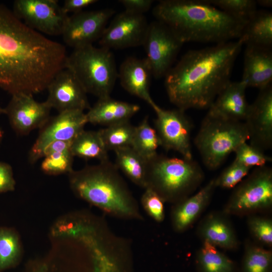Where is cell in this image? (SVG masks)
<instances>
[{
    "instance_id": "3957f363",
    "label": "cell",
    "mask_w": 272,
    "mask_h": 272,
    "mask_svg": "<svg viewBox=\"0 0 272 272\" xmlns=\"http://www.w3.org/2000/svg\"><path fill=\"white\" fill-rule=\"evenodd\" d=\"M156 20L167 26L184 44H216L239 39L246 22L207 0H162L154 7Z\"/></svg>"
},
{
    "instance_id": "b9f144b4",
    "label": "cell",
    "mask_w": 272,
    "mask_h": 272,
    "mask_svg": "<svg viewBox=\"0 0 272 272\" xmlns=\"http://www.w3.org/2000/svg\"><path fill=\"white\" fill-rule=\"evenodd\" d=\"M28 272H47V265L45 262H35L30 266Z\"/></svg>"
},
{
    "instance_id": "2e32d148",
    "label": "cell",
    "mask_w": 272,
    "mask_h": 272,
    "mask_svg": "<svg viewBox=\"0 0 272 272\" xmlns=\"http://www.w3.org/2000/svg\"><path fill=\"white\" fill-rule=\"evenodd\" d=\"M251 145L264 152L272 147L271 84L260 89L244 120Z\"/></svg>"
},
{
    "instance_id": "7bdbcfd3",
    "label": "cell",
    "mask_w": 272,
    "mask_h": 272,
    "mask_svg": "<svg viewBox=\"0 0 272 272\" xmlns=\"http://www.w3.org/2000/svg\"><path fill=\"white\" fill-rule=\"evenodd\" d=\"M257 5L266 7V8H271L272 6V1L271 0H258L256 1Z\"/></svg>"
},
{
    "instance_id": "4316f807",
    "label": "cell",
    "mask_w": 272,
    "mask_h": 272,
    "mask_svg": "<svg viewBox=\"0 0 272 272\" xmlns=\"http://www.w3.org/2000/svg\"><path fill=\"white\" fill-rule=\"evenodd\" d=\"M195 265L198 272H237V269L234 261L207 241H202L196 253Z\"/></svg>"
},
{
    "instance_id": "5b68a950",
    "label": "cell",
    "mask_w": 272,
    "mask_h": 272,
    "mask_svg": "<svg viewBox=\"0 0 272 272\" xmlns=\"http://www.w3.org/2000/svg\"><path fill=\"white\" fill-rule=\"evenodd\" d=\"M204 178L202 169L193 158L157 154L148 161L147 188L155 191L165 202L173 205L191 195Z\"/></svg>"
},
{
    "instance_id": "f546056e",
    "label": "cell",
    "mask_w": 272,
    "mask_h": 272,
    "mask_svg": "<svg viewBox=\"0 0 272 272\" xmlns=\"http://www.w3.org/2000/svg\"><path fill=\"white\" fill-rule=\"evenodd\" d=\"M240 272H272V251L261 245L247 241Z\"/></svg>"
},
{
    "instance_id": "7402d4cb",
    "label": "cell",
    "mask_w": 272,
    "mask_h": 272,
    "mask_svg": "<svg viewBox=\"0 0 272 272\" xmlns=\"http://www.w3.org/2000/svg\"><path fill=\"white\" fill-rule=\"evenodd\" d=\"M272 80L271 48L246 45L241 81L247 87L261 89Z\"/></svg>"
},
{
    "instance_id": "52a82bcc",
    "label": "cell",
    "mask_w": 272,
    "mask_h": 272,
    "mask_svg": "<svg viewBox=\"0 0 272 272\" xmlns=\"http://www.w3.org/2000/svg\"><path fill=\"white\" fill-rule=\"evenodd\" d=\"M249 140L244 122L228 120L207 114L194 143L204 165L219 168L227 157L242 143Z\"/></svg>"
},
{
    "instance_id": "8d00e7d4",
    "label": "cell",
    "mask_w": 272,
    "mask_h": 272,
    "mask_svg": "<svg viewBox=\"0 0 272 272\" xmlns=\"http://www.w3.org/2000/svg\"><path fill=\"white\" fill-rule=\"evenodd\" d=\"M140 202L145 212L153 220L157 223L164 221L165 202L155 191L150 188L145 189Z\"/></svg>"
},
{
    "instance_id": "f35d334b",
    "label": "cell",
    "mask_w": 272,
    "mask_h": 272,
    "mask_svg": "<svg viewBox=\"0 0 272 272\" xmlns=\"http://www.w3.org/2000/svg\"><path fill=\"white\" fill-rule=\"evenodd\" d=\"M119 2L124 7V11L141 15L148 12L154 3L152 0H120Z\"/></svg>"
},
{
    "instance_id": "6da1fadb",
    "label": "cell",
    "mask_w": 272,
    "mask_h": 272,
    "mask_svg": "<svg viewBox=\"0 0 272 272\" xmlns=\"http://www.w3.org/2000/svg\"><path fill=\"white\" fill-rule=\"evenodd\" d=\"M64 45L46 37L0 4V88L11 95L43 91L65 68Z\"/></svg>"
},
{
    "instance_id": "44dd1931",
    "label": "cell",
    "mask_w": 272,
    "mask_h": 272,
    "mask_svg": "<svg viewBox=\"0 0 272 272\" xmlns=\"http://www.w3.org/2000/svg\"><path fill=\"white\" fill-rule=\"evenodd\" d=\"M152 76L150 67L145 58L128 57L122 62L118 72V78L122 88L151 106L155 103L149 92Z\"/></svg>"
},
{
    "instance_id": "9c48e42d",
    "label": "cell",
    "mask_w": 272,
    "mask_h": 272,
    "mask_svg": "<svg viewBox=\"0 0 272 272\" xmlns=\"http://www.w3.org/2000/svg\"><path fill=\"white\" fill-rule=\"evenodd\" d=\"M151 107L156 115L154 128L160 146L167 151H175L183 158L192 159L190 137L193 124L185 111L164 109L155 102Z\"/></svg>"
},
{
    "instance_id": "83f0119b",
    "label": "cell",
    "mask_w": 272,
    "mask_h": 272,
    "mask_svg": "<svg viewBox=\"0 0 272 272\" xmlns=\"http://www.w3.org/2000/svg\"><path fill=\"white\" fill-rule=\"evenodd\" d=\"M159 146L160 143L157 132L150 124L147 116L135 126L131 147L149 161L158 154L157 150Z\"/></svg>"
},
{
    "instance_id": "cb8c5ba5",
    "label": "cell",
    "mask_w": 272,
    "mask_h": 272,
    "mask_svg": "<svg viewBox=\"0 0 272 272\" xmlns=\"http://www.w3.org/2000/svg\"><path fill=\"white\" fill-rule=\"evenodd\" d=\"M241 37L246 45L271 48L272 13L257 10L245 24Z\"/></svg>"
},
{
    "instance_id": "ac0fdd59",
    "label": "cell",
    "mask_w": 272,
    "mask_h": 272,
    "mask_svg": "<svg viewBox=\"0 0 272 272\" xmlns=\"http://www.w3.org/2000/svg\"><path fill=\"white\" fill-rule=\"evenodd\" d=\"M216 188L214 178L196 193L172 205L170 220L175 232L182 233L192 226L210 204Z\"/></svg>"
},
{
    "instance_id": "7c38bea8",
    "label": "cell",
    "mask_w": 272,
    "mask_h": 272,
    "mask_svg": "<svg viewBox=\"0 0 272 272\" xmlns=\"http://www.w3.org/2000/svg\"><path fill=\"white\" fill-rule=\"evenodd\" d=\"M114 13L112 9H105L69 16L61 34L63 41L74 49L93 45L100 38Z\"/></svg>"
},
{
    "instance_id": "9a60e30c",
    "label": "cell",
    "mask_w": 272,
    "mask_h": 272,
    "mask_svg": "<svg viewBox=\"0 0 272 272\" xmlns=\"http://www.w3.org/2000/svg\"><path fill=\"white\" fill-rule=\"evenodd\" d=\"M51 110L45 101L38 102L33 95L24 93L12 95L11 100L4 108L12 128L21 135L41 128L50 117Z\"/></svg>"
},
{
    "instance_id": "60d3db41",
    "label": "cell",
    "mask_w": 272,
    "mask_h": 272,
    "mask_svg": "<svg viewBox=\"0 0 272 272\" xmlns=\"http://www.w3.org/2000/svg\"><path fill=\"white\" fill-rule=\"evenodd\" d=\"M97 2L96 0H65L61 7L67 14L69 13L75 14L83 11L84 8Z\"/></svg>"
},
{
    "instance_id": "ab89813d",
    "label": "cell",
    "mask_w": 272,
    "mask_h": 272,
    "mask_svg": "<svg viewBox=\"0 0 272 272\" xmlns=\"http://www.w3.org/2000/svg\"><path fill=\"white\" fill-rule=\"evenodd\" d=\"M72 142L64 141H56L46 146L40 152L38 159L44 158L48 155L58 152L69 151Z\"/></svg>"
},
{
    "instance_id": "8fae6325",
    "label": "cell",
    "mask_w": 272,
    "mask_h": 272,
    "mask_svg": "<svg viewBox=\"0 0 272 272\" xmlns=\"http://www.w3.org/2000/svg\"><path fill=\"white\" fill-rule=\"evenodd\" d=\"M12 11L30 28L50 36L61 35L69 17L55 0H16Z\"/></svg>"
},
{
    "instance_id": "ffe728a7",
    "label": "cell",
    "mask_w": 272,
    "mask_h": 272,
    "mask_svg": "<svg viewBox=\"0 0 272 272\" xmlns=\"http://www.w3.org/2000/svg\"><path fill=\"white\" fill-rule=\"evenodd\" d=\"M228 217L223 212L209 213L198 225L196 233L198 237L217 248L229 251L237 249L239 242Z\"/></svg>"
},
{
    "instance_id": "74e56055",
    "label": "cell",
    "mask_w": 272,
    "mask_h": 272,
    "mask_svg": "<svg viewBox=\"0 0 272 272\" xmlns=\"http://www.w3.org/2000/svg\"><path fill=\"white\" fill-rule=\"evenodd\" d=\"M16 182L12 167L0 162V193L14 190Z\"/></svg>"
},
{
    "instance_id": "d6a6232c",
    "label": "cell",
    "mask_w": 272,
    "mask_h": 272,
    "mask_svg": "<svg viewBox=\"0 0 272 272\" xmlns=\"http://www.w3.org/2000/svg\"><path fill=\"white\" fill-rule=\"evenodd\" d=\"M74 157L71 151L52 154L44 157L41 169L43 173L50 175L69 174L73 170Z\"/></svg>"
},
{
    "instance_id": "f6af8a7d",
    "label": "cell",
    "mask_w": 272,
    "mask_h": 272,
    "mask_svg": "<svg viewBox=\"0 0 272 272\" xmlns=\"http://www.w3.org/2000/svg\"><path fill=\"white\" fill-rule=\"evenodd\" d=\"M3 114H5L4 108H3L0 106V115Z\"/></svg>"
},
{
    "instance_id": "4dcf8cb0",
    "label": "cell",
    "mask_w": 272,
    "mask_h": 272,
    "mask_svg": "<svg viewBox=\"0 0 272 272\" xmlns=\"http://www.w3.org/2000/svg\"><path fill=\"white\" fill-rule=\"evenodd\" d=\"M135 126L129 120L107 126L99 130L106 149L113 151L131 147Z\"/></svg>"
},
{
    "instance_id": "e0dca14e",
    "label": "cell",
    "mask_w": 272,
    "mask_h": 272,
    "mask_svg": "<svg viewBox=\"0 0 272 272\" xmlns=\"http://www.w3.org/2000/svg\"><path fill=\"white\" fill-rule=\"evenodd\" d=\"M46 102L58 113L71 110L84 111L91 107L87 93L73 73L64 68L48 85Z\"/></svg>"
},
{
    "instance_id": "d590c367",
    "label": "cell",
    "mask_w": 272,
    "mask_h": 272,
    "mask_svg": "<svg viewBox=\"0 0 272 272\" xmlns=\"http://www.w3.org/2000/svg\"><path fill=\"white\" fill-rule=\"evenodd\" d=\"M234 153L235 160L250 168L264 166L267 162L271 161V157L265 155L263 151L247 144V142L241 144Z\"/></svg>"
},
{
    "instance_id": "e575fe53",
    "label": "cell",
    "mask_w": 272,
    "mask_h": 272,
    "mask_svg": "<svg viewBox=\"0 0 272 272\" xmlns=\"http://www.w3.org/2000/svg\"><path fill=\"white\" fill-rule=\"evenodd\" d=\"M251 168L234 160L217 177L215 178L216 187L235 188L249 174Z\"/></svg>"
},
{
    "instance_id": "7a4b0ae2",
    "label": "cell",
    "mask_w": 272,
    "mask_h": 272,
    "mask_svg": "<svg viewBox=\"0 0 272 272\" xmlns=\"http://www.w3.org/2000/svg\"><path fill=\"white\" fill-rule=\"evenodd\" d=\"M244 44L241 37L186 52L164 77L170 101L185 111L209 108L231 81L235 61Z\"/></svg>"
},
{
    "instance_id": "ba28073f",
    "label": "cell",
    "mask_w": 272,
    "mask_h": 272,
    "mask_svg": "<svg viewBox=\"0 0 272 272\" xmlns=\"http://www.w3.org/2000/svg\"><path fill=\"white\" fill-rule=\"evenodd\" d=\"M272 207V169L256 167L235 187L223 212L227 216H248Z\"/></svg>"
},
{
    "instance_id": "603a6c76",
    "label": "cell",
    "mask_w": 272,
    "mask_h": 272,
    "mask_svg": "<svg viewBox=\"0 0 272 272\" xmlns=\"http://www.w3.org/2000/svg\"><path fill=\"white\" fill-rule=\"evenodd\" d=\"M140 109L137 104L118 101L109 96L98 98L86 114L88 123L108 126L129 120Z\"/></svg>"
},
{
    "instance_id": "5bb4252c",
    "label": "cell",
    "mask_w": 272,
    "mask_h": 272,
    "mask_svg": "<svg viewBox=\"0 0 272 272\" xmlns=\"http://www.w3.org/2000/svg\"><path fill=\"white\" fill-rule=\"evenodd\" d=\"M88 123L86 114L81 110H71L58 113L50 117L39 129L35 142L29 154L31 164L35 163L41 150L49 143L56 141L72 142Z\"/></svg>"
},
{
    "instance_id": "4fadbf2b",
    "label": "cell",
    "mask_w": 272,
    "mask_h": 272,
    "mask_svg": "<svg viewBox=\"0 0 272 272\" xmlns=\"http://www.w3.org/2000/svg\"><path fill=\"white\" fill-rule=\"evenodd\" d=\"M149 25L144 15L124 11L113 17L99 39V44L109 49L143 46Z\"/></svg>"
},
{
    "instance_id": "d6986e66",
    "label": "cell",
    "mask_w": 272,
    "mask_h": 272,
    "mask_svg": "<svg viewBox=\"0 0 272 272\" xmlns=\"http://www.w3.org/2000/svg\"><path fill=\"white\" fill-rule=\"evenodd\" d=\"M247 86L242 81H230L209 108L208 114L224 119L244 122L249 107Z\"/></svg>"
},
{
    "instance_id": "1f68e13d",
    "label": "cell",
    "mask_w": 272,
    "mask_h": 272,
    "mask_svg": "<svg viewBox=\"0 0 272 272\" xmlns=\"http://www.w3.org/2000/svg\"><path fill=\"white\" fill-rule=\"evenodd\" d=\"M207 1L239 20L246 22L257 10L254 0H207Z\"/></svg>"
},
{
    "instance_id": "484cf974",
    "label": "cell",
    "mask_w": 272,
    "mask_h": 272,
    "mask_svg": "<svg viewBox=\"0 0 272 272\" xmlns=\"http://www.w3.org/2000/svg\"><path fill=\"white\" fill-rule=\"evenodd\" d=\"M70 150L74 157L95 159L100 162L109 160L108 150L99 130H83L72 141Z\"/></svg>"
},
{
    "instance_id": "d4e9b609",
    "label": "cell",
    "mask_w": 272,
    "mask_h": 272,
    "mask_svg": "<svg viewBox=\"0 0 272 272\" xmlns=\"http://www.w3.org/2000/svg\"><path fill=\"white\" fill-rule=\"evenodd\" d=\"M117 168L136 185L146 189L147 186L148 161L131 147L114 151Z\"/></svg>"
},
{
    "instance_id": "836d02e7",
    "label": "cell",
    "mask_w": 272,
    "mask_h": 272,
    "mask_svg": "<svg viewBox=\"0 0 272 272\" xmlns=\"http://www.w3.org/2000/svg\"><path fill=\"white\" fill-rule=\"evenodd\" d=\"M247 224L250 234L262 246H272V220L256 214L247 216Z\"/></svg>"
},
{
    "instance_id": "f1b7e54d",
    "label": "cell",
    "mask_w": 272,
    "mask_h": 272,
    "mask_svg": "<svg viewBox=\"0 0 272 272\" xmlns=\"http://www.w3.org/2000/svg\"><path fill=\"white\" fill-rule=\"evenodd\" d=\"M22 256L20 236L14 229L0 228V272L17 265Z\"/></svg>"
},
{
    "instance_id": "8992f818",
    "label": "cell",
    "mask_w": 272,
    "mask_h": 272,
    "mask_svg": "<svg viewBox=\"0 0 272 272\" xmlns=\"http://www.w3.org/2000/svg\"><path fill=\"white\" fill-rule=\"evenodd\" d=\"M65 68L73 73L87 93L98 98L110 96L118 78L110 49L93 45L74 49L67 55Z\"/></svg>"
},
{
    "instance_id": "30bf717a",
    "label": "cell",
    "mask_w": 272,
    "mask_h": 272,
    "mask_svg": "<svg viewBox=\"0 0 272 272\" xmlns=\"http://www.w3.org/2000/svg\"><path fill=\"white\" fill-rule=\"evenodd\" d=\"M183 43L163 23H149L143 46L152 76L158 79L166 75L172 67Z\"/></svg>"
},
{
    "instance_id": "277c9868",
    "label": "cell",
    "mask_w": 272,
    "mask_h": 272,
    "mask_svg": "<svg viewBox=\"0 0 272 272\" xmlns=\"http://www.w3.org/2000/svg\"><path fill=\"white\" fill-rule=\"evenodd\" d=\"M68 176L74 193L107 215L122 220H144L136 199L110 160L73 170Z\"/></svg>"
},
{
    "instance_id": "ee69618b",
    "label": "cell",
    "mask_w": 272,
    "mask_h": 272,
    "mask_svg": "<svg viewBox=\"0 0 272 272\" xmlns=\"http://www.w3.org/2000/svg\"><path fill=\"white\" fill-rule=\"evenodd\" d=\"M4 135V132L0 129V143L1 142Z\"/></svg>"
}]
</instances>
